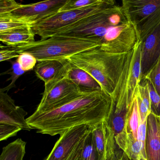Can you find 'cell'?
I'll list each match as a JSON object with an SVG mask.
<instances>
[{"label":"cell","instance_id":"32","mask_svg":"<svg viewBox=\"0 0 160 160\" xmlns=\"http://www.w3.org/2000/svg\"><path fill=\"white\" fill-rule=\"evenodd\" d=\"M20 54H18L15 49L11 48V49H2L0 51V61H6L14 58H18Z\"/></svg>","mask_w":160,"mask_h":160},{"label":"cell","instance_id":"3","mask_svg":"<svg viewBox=\"0 0 160 160\" xmlns=\"http://www.w3.org/2000/svg\"><path fill=\"white\" fill-rule=\"evenodd\" d=\"M128 53H108L99 47L66 59L89 74L99 83L102 90L112 97Z\"/></svg>","mask_w":160,"mask_h":160},{"label":"cell","instance_id":"25","mask_svg":"<svg viewBox=\"0 0 160 160\" xmlns=\"http://www.w3.org/2000/svg\"><path fill=\"white\" fill-rule=\"evenodd\" d=\"M17 62L19 64L20 68L25 72L32 70L36 66L37 60L36 58L31 54L22 53L17 58Z\"/></svg>","mask_w":160,"mask_h":160},{"label":"cell","instance_id":"7","mask_svg":"<svg viewBox=\"0 0 160 160\" xmlns=\"http://www.w3.org/2000/svg\"><path fill=\"white\" fill-rule=\"evenodd\" d=\"M121 7L138 32L160 10V0H123Z\"/></svg>","mask_w":160,"mask_h":160},{"label":"cell","instance_id":"35","mask_svg":"<svg viewBox=\"0 0 160 160\" xmlns=\"http://www.w3.org/2000/svg\"><path fill=\"white\" fill-rule=\"evenodd\" d=\"M140 160H145L144 159H143V158H142V159H141Z\"/></svg>","mask_w":160,"mask_h":160},{"label":"cell","instance_id":"26","mask_svg":"<svg viewBox=\"0 0 160 160\" xmlns=\"http://www.w3.org/2000/svg\"><path fill=\"white\" fill-rule=\"evenodd\" d=\"M25 72L23 71L20 68L19 64L17 62H13L12 68L10 70V73L11 74V77L8 79V81L11 80V84H9L6 88H3L0 89V90L5 92L6 91H8L11 89L15 86V83L17 79L23 74Z\"/></svg>","mask_w":160,"mask_h":160},{"label":"cell","instance_id":"10","mask_svg":"<svg viewBox=\"0 0 160 160\" xmlns=\"http://www.w3.org/2000/svg\"><path fill=\"white\" fill-rule=\"evenodd\" d=\"M28 112L16 105L14 100L7 93L0 90V123L19 127L30 131L32 128L25 118Z\"/></svg>","mask_w":160,"mask_h":160},{"label":"cell","instance_id":"4","mask_svg":"<svg viewBox=\"0 0 160 160\" xmlns=\"http://www.w3.org/2000/svg\"><path fill=\"white\" fill-rule=\"evenodd\" d=\"M100 46L99 43L91 39L55 35L12 48L19 54H31L37 62H41L67 58L78 53Z\"/></svg>","mask_w":160,"mask_h":160},{"label":"cell","instance_id":"5","mask_svg":"<svg viewBox=\"0 0 160 160\" xmlns=\"http://www.w3.org/2000/svg\"><path fill=\"white\" fill-rule=\"evenodd\" d=\"M115 4V1L107 0L101 5L83 9L59 12L58 13L36 23L32 29L35 35L42 39H47L63 28L102 11L104 8Z\"/></svg>","mask_w":160,"mask_h":160},{"label":"cell","instance_id":"19","mask_svg":"<svg viewBox=\"0 0 160 160\" xmlns=\"http://www.w3.org/2000/svg\"><path fill=\"white\" fill-rule=\"evenodd\" d=\"M141 122L140 113L136 97L135 96L130 104L126 115L124 129L127 132L132 133L137 139V132Z\"/></svg>","mask_w":160,"mask_h":160},{"label":"cell","instance_id":"6","mask_svg":"<svg viewBox=\"0 0 160 160\" xmlns=\"http://www.w3.org/2000/svg\"><path fill=\"white\" fill-rule=\"evenodd\" d=\"M85 94L66 76L50 81L45 84L42 97L34 113H43L58 108Z\"/></svg>","mask_w":160,"mask_h":160},{"label":"cell","instance_id":"23","mask_svg":"<svg viewBox=\"0 0 160 160\" xmlns=\"http://www.w3.org/2000/svg\"><path fill=\"white\" fill-rule=\"evenodd\" d=\"M107 0H68L59 12L83 9L103 4Z\"/></svg>","mask_w":160,"mask_h":160},{"label":"cell","instance_id":"31","mask_svg":"<svg viewBox=\"0 0 160 160\" xmlns=\"http://www.w3.org/2000/svg\"><path fill=\"white\" fill-rule=\"evenodd\" d=\"M135 96L136 97L138 103L141 121L143 122L148 119V116L151 113V111L148 108L146 105L142 101L139 93L138 92V91L136 93Z\"/></svg>","mask_w":160,"mask_h":160},{"label":"cell","instance_id":"16","mask_svg":"<svg viewBox=\"0 0 160 160\" xmlns=\"http://www.w3.org/2000/svg\"><path fill=\"white\" fill-rule=\"evenodd\" d=\"M35 33L32 28H26L0 33V41L11 48L35 42Z\"/></svg>","mask_w":160,"mask_h":160},{"label":"cell","instance_id":"29","mask_svg":"<svg viewBox=\"0 0 160 160\" xmlns=\"http://www.w3.org/2000/svg\"><path fill=\"white\" fill-rule=\"evenodd\" d=\"M147 119L143 122L141 121L137 132V140L142 146V157L145 160H147L145 147L147 135Z\"/></svg>","mask_w":160,"mask_h":160},{"label":"cell","instance_id":"9","mask_svg":"<svg viewBox=\"0 0 160 160\" xmlns=\"http://www.w3.org/2000/svg\"><path fill=\"white\" fill-rule=\"evenodd\" d=\"M88 129L89 126L87 125L76 126L60 135L51 152L44 160H66Z\"/></svg>","mask_w":160,"mask_h":160},{"label":"cell","instance_id":"8","mask_svg":"<svg viewBox=\"0 0 160 160\" xmlns=\"http://www.w3.org/2000/svg\"><path fill=\"white\" fill-rule=\"evenodd\" d=\"M68 0H48L31 4H22L10 14L23 18L35 25L59 12Z\"/></svg>","mask_w":160,"mask_h":160},{"label":"cell","instance_id":"22","mask_svg":"<svg viewBox=\"0 0 160 160\" xmlns=\"http://www.w3.org/2000/svg\"><path fill=\"white\" fill-rule=\"evenodd\" d=\"M82 160H99L98 152L94 145L92 132L89 127L83 140L81 150Z\"/></svg>","mask_w":160,"mask_h":160},{"label":"cell","instance_id":"11","mask_svg":"<svg viewBox=\"0 0 160 160\" xmlns=\"http://www.w3.org/2000/svg\"><path fill=\"white\" fill-rule=\"evenodd\" d=\"M141 41V69L143 77L160 57V23Z\"/></svg>","mask_w":160,"mask_h":160},{"label":"cell","instance_id":"34","mask_svg":"<svg viewBox=\"0 0 160 160\" xmlns=\"http://www.w3.org/2000/svg\"><path fill=\"white\" fill-rule=\"evenodd\" d=\"M120 160H130V159L128 158V157H127V155H126L125 153L124 152L122 153V155L120 159Z\"/></svg>","mask_w":160,"mask_h":160},{"label":"cell","instance_id":"27","mask_svg":"<svg viewBox=\"0 0 160 160\" xmlns=\"http://www.w3.org/2000/svg\"><path fill=\"white\" fill-rule=\"evenodd\" d=\"M148 86L151 112L156 116H160V95L149 82Z\"/></svg>","mask_w":160,"mask_h":160},{"label":"cell","instance_id":"12","mask_svg":"<svg viewBox=\"0 0 160 160\" xmlns=\"http://www.w3.org/2000/svg\"><path fill=\"white\" fill-rule=\"evenodd\" d=\"M71 64L66 58L44 61L36 65L34 72L37 78L46 84L66 77Z\"/></svg>","mask_w":160,"mask_h":160},{"label":"cell","instance_id":"30","mask_svg":"<svg viewBox=\"0 0 160 160\" xmlns=\"http://www.w3.org/2000/svg\"><path fill=\"white\" fill-rule=\"evenodd\" d=\"M20 3L13 0L0 1V15L8 14L20 6Z\"/></svg>","mask_w":160,"mask_h":160},{"label":"cell","instance_id":"28","mask_svg":"<svg viewBox=\"0 0 160 160\" xmlns=\"http://www.w3.org/2000/svg\"><path fill=\"white\" fill-rule=\"evenodd\" d=\"M21 130H22L20 128L16 126L0 123V141H3L16 136L18 132Z\"/></svg>","mask_w":160,"mask_h":160},{"label":"cell","instance_id":"2","mask_svg":"<svg viewBox=\"0 0 160 160\" xmlns=\"http://www.w3.org/2000/svg\"><path fill=\"white\" fill-rule=\"evenodd\" d=\"M134 31L133 25L121 6L115 4L63 28L53 36L94 40L101 44L102 49L112 52L123 49L130 42Z\"/></svg>","mask_w":160,"mask_h":160},{"label":"cell","instance_id":"17","mask_svg":"<svg viewBox=\"0 0 160 160\" xmlns=\"http://www.w3.org/2000/svg\"><path fill=\"white\" fill-rule=\"evenodd\" d=\"M34 24L23 18L10 14L0 15V33L26 28H32Z\"/></svg>","mask_w":160,"mask_h":160},{"label":"cell","instance_id":"13","mask_svg":"<svg viewBox=\"0 0 160 160\" xmlns=\"http://www.w3.org/2000/svg\"><path fill=\"white\" fill-rule=\"evenodd\" d=\"M147 160H160V117L151 112L147 119Z\"/></svg>","mask_w":160,"mask_h":160},{"label":"cell","instance_id":"15","mask_svg":"<svg viewBox=\"0 0 160 160\" xmlns=\"http://www.w3.org/2000/svg\"><path fill=\"white\" fill-rule=\"evenodd\" d=\"M115 138L119 148L130 160H140L143 158L142 146L132 133L123 130L115 136Z\"/></svg>","mask_w":160,"mask_h":160},{"label":"cell","instance_id":"14","mask_svg":"<svg viewBox=\"0 0 160 160\" xmlns=\"http://www.w3.org/2000/svg\"><path fill=\"white\" fill-rule=\"evenodd\" d=\"M66 77L84 93H91L102 90L100 84L92 76L72 63Z\"/></svg>","mask_w":160,"mask_h":160},{"label":"cell","instance_id":"1","mask_svg":"<svg viewBox=\"0 0 160 160\" xmlns=\"http://www.w3.org/2000/svg\"><path fill=\"white\" fill-rule=\"evenodd\" d=\"M113 105L112 97L102 90L86 93L48 112H34L27 121L37 133L60 135L73 127L107 121Z\"/></svg>","mask_w":160,"mask_h":160},{"label":"cell","instance_id":"36","mask_svg":"<svg viewBox=\"0 0 160 160\" xmlns=\"http://www.w3.org/2000/svg\"></svg>","mask_w":160,"mask_h":160},{"label":"cell","instance_id":"21","mask_svg":"<svg viewBox=\"0 0 160 160\" xmlns=\"http://www.w3.org/2000/svg\"><path fill=\"white\" fill-rule=\"evenodd\" d=\"M105 121L89 126L92 132L94 145L98 152L99 160H104L105 154Z\"/></svg>","mask_w":160,"mask_h":160},{"label":"cell","instance_id":"18","mask_svg":"<svg viewBox=\"0 0 160 160\" xmlns=\"http://www.w3.org/2000/svg\"><path fill=\"white\" fill-rule=\"evenodd\" d=\"M26 145L27 142L21 138L9 143L2 148L0 160H23Z\"/></svg>","mask_w":160,"mask_h":160},{"label":"cell","instance_id":"33","mask_svg":"<svg viewBox=\"0 0 160 160\" xmlns=\"http://www.w3.org/2000/svg\"><path fill=\"white\" fill-rule=\"evenodd\" d=\"M77 144L72 151L71 152L66 160H82L81 159V150L84 137Z\"/></svg>","mask_w":160,"mask_h":160},{"label":"cell","instance_id":"20","mask_svg":"<svg viewBox=\"0 0 160 160\" xmlns=\"http://www.w3.org/2000/svg\"><path fill=\"white\" fill-rule=\"evenodd\" d=\"M106 148L104 160H120L123 152L116 142L115 134L111 127L105 121Z\"/></svg>","mask_w":160,"mask_h":160},{"label":"cell","instance_id":"24","mask_svg":"<svg viewBox=\"0 0 160 160\" xmlns=\"http://www.w3.org/2000/svg\"><path fill=\"white\" fill-rule=\"evenodd\" d=\"M142 80L150 82L160 95V57L155 64L143 77Z\"/></svg>","mask_w":160,"mask_h":160}]
</instances>
